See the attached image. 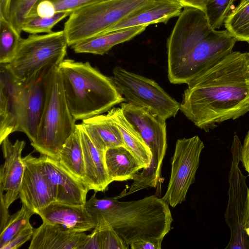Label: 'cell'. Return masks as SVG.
I'll return each instance as SVG.
<instances>
[{
	"mask_svg": "<svg viewBox=\"0 0 249 249\" xmlns=\"http://www.w3.org/2000/svg\"><path fill=\"white\" fill-rule=\"evenodd\" d=\"M180 110L208 131L249 111V52H231L187 84Z\"/></svg>",
	"mask_w": 249,
	"mask_h": 249,
	"instance_id": "6da1fadb",
	"label": "cell"
},
{
	"mask_svg": "<svg viewBox=\"0 0 249 249\" xmlns=\"http://www.w3.org/2000/svg\"><path fill=\"white\" fill-rule=\"evenodd\" d=\"M237 40L212 28L205 13L184 7L167 39V71L174 84H188L232 52Z\"/></svg>",
	"mask_w": 249,
	"mask_h": 249,
	"instance_id": "7a4b0ae2",
	"label": "cell"
},
{
	"mask_svg": "<svg viewBox=\"0 0 249 249\" xmlns=\"http://www.w3.org/2000/svg\"><path fill=\"white\" fill-rule=\"evenodd\" d=\"M58 69L67 105L75 121L103 114L125 101L112 78L89 62L64 59Z\"/></svg>",
	"mask_w": 249,
	"mask_h": 249,
	"instance_id": "3957f363",
	"label": "cell"
},
{
	"mask_svg": "<svg viewBox=\"0 0 249 249\" xmlns=\"http://www.w3.org/2000/svg\"><path fill=\"white\" fill-rule=\"evenodd\" d=\"M90 214L96 225L101 220L109 224L128 247L141 239L161 244L173 221L169 204L155 195L118 201L113 207Z\"/></svg>",
	"mask_w": 249,
	"mask_h": 249,
	"instance_id": "277c9868",
	"label": "cell"
},
{
	"mask_svg": "<svg viewBox=\"0 0 249 249\" xmlns=\"http://www.w3.org/2000/svg\"><path fill=\"white\" fill-rule=\"evenodd\" d=\"M75 121L67 105L58 66H54L49 74L45 108L31 145L40 155L58 160L64 145L75 130Z\"/></svg>",
	"mask_w": 249,
	"mask_h": 249,
	"instance_id": "5b68a950",
	"label": "cell"
},
{
	"mask_svg": "<svg viewBox=\"0 0 249 249\" xmlns=\"http://www.w3.org/2000/svg\"><path fill=\"white\" fill-rule=\"evenodd\" d=\"M120 106L127 120L140 133L152 153L149 167L136 175L129 189L123 192L124 197L157 186L167 149L166 124L165 120L144 108L128 102H123Z\"/></svg>",
	"mask_w": 249,
	"mask_h": 249,
	"instance_id": "8992f818",
	"label": "cell"
},
{
	"mask_svg": "<svg viewBox=\"0 0 249 249\" xmlns=\"http://www.w3.org/2000/svg\"><path fill=\"white\" fill-rule=\"evenodd\" d=\"M150 1L107 0L73 11L63 29L68 46L101 34Z\"/></svg>",
	"mask_w": 249,
	"mask_h": 249,
	"instance_id": "52a82bcc",
	"label": "cell"
},
{
	"mask_svg": "<svg viewBox=\"0 0 249 249\" xmlns=\"http://www.w3.org/2000/svg\"><path fill=\"white\" fill-rule=\"evenodd\" d=\"M68 46L63 30L43 35L32 34L21 39L15 57L7 65L14 76L25 83L44 68L59 66Z\"/></svg>",
	"mask_w": 249,
	"mask_h": 249,
	"instance_id": "ba28073f",
	"label": "cell"
},
{
	"mask_svg": "<svg viewBox=\"0 0 249 249\" xmlns=\"http://www.w3.org/2000/svg\"><path fill=\"white\" fill-rule=\"evenodd\" d=\"M112 79L125 101L144 108L166 120L175 117L180 104L154 80L120 67L113 70Z\"/></svg>",
	"mask_w": 249,
	"mask_h": 249,
	"instance_id": "9c48e42d",
	"label": "cell"
},
{
	"mask_svg": "<svg viewBox=\"0 0 249 249\" xmlns=\"http://www.w3.org/2000/svg\"><path fill=\"white\" fill-rule=\"evenodd\" d=\"M242 144L238 136L233 137L231 147L232 159L229 176L228 201L225 221L231 231V238L226 249H249V238L244 228L249 188L246 177L239 168L241 161Z\"/></svg>",
	"mask_w": 249,
	"mask_h": 249,
	"instance_id": "30bf717a",
	"label": "cell"
},
{
	"mask_svg": "<svg viewBox=\"0 0 249 249\" xmlns=\"http://www.w3.org/2000/svg\"><path fill=\"white\" fill-rule=\"evenodd\" d=\"M204 147L197 136L177 141L169 183L162 197L172 207L185 201L188 189L195 181Z\"/></svg>",
	"mask_w": 249,
	"mask_h": 249,
	"instance_id": "8fae6325",
	"label": "cell"
},
{
	"mask_svg": "<svg viewBox=\"0 0 249 249\" xmlns=\"http://www.w3.org/2000/svg\"><path fill=\"white\" fill-rule=\"evenodd\" d=\"M54 66H47L22 83L18 131L24 133L31 142L36 140L47 95L48 79Z\"/></svg>",
	"mask_w": 249,
	"mask_h": 249,
	"instance_id": "7c38bea8",
	"label": "cell"
},
{
	"mask_svg": "<svg viewBox=\"0 0 249 249\" xmlns=\"http://www.w3.org/2000/svg\"><path fill=\"white\" fill-rule=\"evenodd\" d=\"M38 158L54 202L85 205L89 190L87 185L73 175L58 160L43 155Z\"/></svg>",
	"mask_w": 249,
	"mask_h": 249,
	"instance_id": "4fadbf2b",
	"label": "cell"
},
{
	"mask_svg": "<svg viewBox=\"0 0 249 249\" xmlns=\"http://www.w3.org/2000/svg\"><path fill=\"white\" fill-rule=\"evenodd\" d=\"M25 170L19 193L22 204L37 214L54 202V199L38 158L29 154L22 158Z\"/></svg>",
	"mask_w": 249,
	"mask_h": 249,
	"instance_id": "5bb4252c",
	"label": "cell"
},
{
	"mask_svg": "<svg viewBox=\"0 0 249 249\" xmlns=\"http://www.w3.org/2000/svg\"><path fill=\"white\" fill-rule=\"evenodd\" d=\"M0 144L4 162L0 169V198L8 208L19 197L25 170V164L21 156L25 142L17 140L12 143L7 137Z\"/></svg>",
	"mask_w": 249,
	"mask_h": 249,
	"instance_id": "9a60e30c",
	"label": "cell"
},
{
	"mask_svg": "<svg viewBox=\"0 0 249 249\" xmlns=\"http://www.w3.org/2000/svg\"><path fill=\"white\" fill-rule=\"evenodd\" d=\"M0 144L18 131L22 83L7 64H0Z\"/></svg>",
	"mask_w": 249,
	"mask_h": 249,
	"instance_id": "2e32d148",
	"label": "cell"
},
{
	"mask_svg": "<svg viewBox=\"0 0 249 249\" xmlns=\"http://www.w3.org/2000/svg\"><path fill=\"white\" fill-rule=\"evenodd\" d=\"M183 7L177 0H150L146 4L98 35L132 27L148 26L158 23L165 24L170 18L179 16Z\"/></svg>",
	"mask_w": 249,
	"mask_h": 249,
	"instance_id": "e0dca14e",
	"label": "cell"
},
{
	"mask_svg": "<svg viewBox=\"0 0 249 249\" xmlns=\"http://www.w3.org/2000/svg\"><path fill=\"white\" fill-rule=\"evenodd\" d=\"M43 222L60 224L78 232L93 229L96 223L85 205L53 202L38 212Z\"/></svg>",
	"mask_w": 249,
	"mask_h": 249,
	"instance_id": "ac0fdd59",
	"label": "cell"
},
{
	"mask_svg": "<svg viewBox=\"0 0 249 249\" xmlns=\"http://www.w3.org/2000/svg\"><path fill=\"white\" fill-rule=\"evenodd\" d=\"M87 235L60 224L43 222L34 230L29 249H81Z\"/></svg>",
	"mask_w": 249,
	"mask_h": 249,
	"instance_id": "d6986e66",
	"label": "cell"
},
{
	"mask_svg": "<svg viewBox=\"0 0 249 249\" xmlns=\"http://www.w3.org/2000/svg\"><path fill=\"white\" fill-rule=\"evenodd\" d=\"M80 133L85 163L86 182L89 190L104 192L111 183L106 166L105 152L97 148L81 124H78Z\"/></svg>",
	"mask_w": 249,
	"mask_h": 249,
	"instance_id": "ffe728a7",
	"label": "cell"
},
{
	"mask_svg": "<svg viewBox=\"0 0 249 249\" xmlns=\"http://www.w3.org/2000/svg\"><path fill=\"white\" fill-rule=\"evenodd\" d=\"M81 124L98 149L106 152L110 148L125 147L119 127L108 113L83 120Z\"/></svg>",
	"mask_w": 249,
	"mask_h": 249,
	"instance_id": "44dd1931",
	"label": "cell"
},
{
	"mask_svg": "<svg viewBox=\"0 0 249 249\" xmlns=\"http://www.w3.org/2000/svg\"><path fill=\"white\" fill-rule=\"evenodd\" d=\"M107 113L119 127L125 147L147 169L152 161V153L140 133L127 120L121 107H113Z\"/></svg>",
	"mask_w": 249,
	"mask_h": 249,
	"instance_id": "7402d4cb",
	"label": "cell"
},
{
	"mask_svg": "<svg viewBox=\"0 0 249 249\" xmlns=\"http://www.w3.org/2000/svg\"><path fill=\"white\" fill-rule=\"evenodd\" d=\"M147 27L141 25L116 30L85 39L71 47L76 53L103 55L113 46L128 41L139 35Z\"/></svg>",
	"mask_w": 249,
	"mask_h": 249,
	"instance_id": "603a6c76",
	"label": "cell"
},
{
	"mask_svg": "<svg viewBox=\"0 0 249 249\" xmlns=\"http://www.w3.org/2000/svg\"><path fill=\"white\" fill-rule=\"evenodd\" d=\"M105 160L109 178L111 181L133 180L143 166L125 146L107 149Z\"/></svg>",
	"mask_w": 249,
	"mask_h": 249,
	"instance_id": "cb8c5ba5",
	"label": "cell"
},
{
	"mask_svg": "<svg viewBox=\"0 0 249 249\" xmlns=\"http://www.w3.org/2000/svg\"><path fill=\"white\" fill-rule=\"evenodd\" d=\"M58 160L73 175L86 184L84 155L78 124H76L74 132L64 145Z\"/></svg>",
	"mask_w": 249,
	"mask_h": 249,
	"instance_id": "d4e9b609",
	"label": "cell"
},
{
	"mask_svg": "<svg viewBox=\"0 0 249 249\" xmlns=\"http://www.w3.org/2000/svg\"><path fill=\"white\" fill-rule=\"evenodd\" d=\"M224 25L237 41L249 43V0H241L228 16Z\"/></svg>",
	"mask_w": 249,
	"mask_h": 249,
	"instance_id": "484cf974",
	"label": "cell"
},
{
	"mask_svg": "<svg viewBox=\"0 0 249 249\" xmlns=\"http://www.w3.org/2000/svg\"><path fill=\"white\" fill-rule=\"evenodd\" d=\"M21 39L10 22L0 18V64H8L13 60Z\"/></svg>",
	"mask_w": 249,
	"mask_h": 249,
	"instance_id": "4316f807",
	"label": "cell"
},
{
	"mask_svg": "<svg viewBox=\"0 0 249 249\" xmlns=\"http://www.w3.org/2000/svg\"><path fill=\"white\" fill-rule=\"evenodd\" d=\"M35 213L22 204L20 210L9 215L4 226L0 228V249H2L16 234L30 223V219Z\"/></svg>",
	"mask_w": 249,
	"mask_h": 249,
	"instance_id": "83f0119b",
	"label": "cell"
},
{
	"mask_svg": "<svg viewBox=\"0 0 249 249\" xmlns=\"http://www.w3.org/2000/svg\"><path fill=\"white\" fill-rule=\"evenodd\" d=\"M39 0H12L9 21L20 34L22 26L29 17L37 15L36 7Z\"/></svg>",
	"mask_w": 249,
	"mask_h": 249,
	"instance_id": "f1b7e54d",
	"label": "cell"
},
{
	"mask_svg": "<svg viewBox=\"0 0 249 249\" xmlns=\"http://www.w3.org/2000/svg\"><path fill=\"white\" fill-rule=\"evenodd\" d=\"M70 14L69 12H58L50 18L41 17L38 15L29 17L24 23L22 30L31 34L50 33L56 24Z\"/></svg>",
	"mask_w": 249,
	"mask_h": 249,
	"instance_id": "f546056e",
	"label": "cell"
},
{
	"mask_svg": "<svg viewBox=\"0 0 249 249\" xmlns=\"http://www.w3.org/2000/svg\"><path fill=\"white\" fill-rule=\"evenodd\" d=\"M236 0H211L205 12L212 29H218L233 9Z\"/></svg>",
	"mask_w": 249,
	"mask_h": 249,
	"instance_id": "4dcf8cb0",
	"label": "cell"
},
{
	"mask_svg": "<svg viewBox=\"0 0 249 249\" xmlns=\"http://www.w3.org/2000/svg\"><path fill=\"white\" fill-rule=\"evenodd\" d=\"M100 230L102 249H128L129 247L115 230L105 221L98 222Z\"/></svg>",
	"mask_w": 249,
	"mask_h": 249,
	"instance_id": "1f68e13d",
	"label": "cell"
},
{
	"mask_svg": "<svg viewBox=\"0 0 249 249\" xmlns=\"http://www.w3.org/2000/svg\"><path fill=\"white\" fill-rule=\"evenodd\" d=\"M43 0H39V1ZM54 6L56 13L69 12L80 8L107 0H48Z\"/></svg>",
	"mask_w": 249,
	"mask_h": 249,
	"instance_id": "d6a6232c",
	"label": "cell"
},
{
	"mask_svg": "<svg viewBox=\"0 0 249 249\" xmlns=\"http://www.w3.org/2000/svg\"><path fill=\"white\" fill-rule=\"evenodd\" d=\"M34 230L30 223L16 234L2 249H17L32 238Z\"/></svg>",
	"mask_w": 249,
	"mask_h": 249,
	"instance_id": "836d02e7",
	"label": "cell"
},
{
	"mask_svg": "<svg viewBox=\"0 0 249 249\" xmlns=\"http://www.w3.org/2000/svg\"><path fill=\"white\" fill-rule=\"evenodd\" d=\"M81 249H102L100 230L98 226L87 235Z\"/></svg>",
	"mask_w": 249,
	"mask_h": 249,
	"instance_id": "e575fe53",
	"label": "cell"
},
{
	"mask_svg": "<svg viewBox=\"0 0 249 249\" xmlns=\"http://www.w3.org/2000/svg\"><path fill=\"white\" fill-rule=\"evenodd\" d=\"M36 12L38 16L43 18H50L56 13L53 3L48 0L39 1L36 7Z\"/></svg>",
	"mask_w": 249,
	"mask_h": 249,
	"instance_id": "d590c367",
	"label": "cell"
},
{
	"mask_svg": "<svg viewBox=\"0 0 249 249\" xmlns=\"http://www.w3.org/2000/svg\"><path fill=\"white\" fill-rule=\"evenodd\" d=\"M131 249H160L161 244L147 240H138L130 245Z\"/></svg>",
	"mask_w": 249,
	"mask_h": 249,
	"instance_id": "8d00e7d4",
	"label": "cell"
},
{
	"mask_svg": "<svg viewBox=\"0 0 249 249\" xmlns=\"http://www.w3.org/2000/svg\"><path fill=\"white\" fill-rule=\"evenodd\" d=\"M183 7H189L195 8L203 11H206V7L211 0H177Z\"/></svg>",
	"mask_w": 249,
	"mask_h": 249,
	"instance_id": "74e56055",
	"label": "cell"
},
{
	"mask_svg": "<svg viewBox=\"0 0 249 249\" xmlns=\"http://www.w3.org/2000/svg\"><path fill=\"white\" fill-rule=\"evenodd\" d=\"M241 161L249 174V129L242 145Z\"/></svg>",
	"mask_w": 249,
	"mask_h": 249,
	"instance_id": "f35d334b",
	"label": "cell"
},
{
	"mask_svg": "<svg viewBox=\"0 0 249 249\" xmlns=\"http://www.w3.org/2000/svg\"><path fill=\"white\" fill-rule=\"evenodd\" d=\"M12 0H0V18L9 21V16Z\"/></svg>",
	"mask_w": 249,
	"mask_h": 249,
	"instance_id": "ab89813d",
	"label": "cell"
},
{
	"mask_svg": "<svg viewBox=\"0 0 249 249\" xmlns=\"http://www.w3.org/2000/svg\"><path fill=\"white\" fill-rule=\"evenodd\" d=\"M249 226V189L248 191V196L247 201V211L244 224V228Z\"/></svg>",
	"mask_w": 249,
	"mask_h": 249,
	"instance_id": "60d3db41",
	"label": "cell"
},
{
	"mask_svg": "<svg viewBox=\"0 0 249 249\" xmlns=\"http://www.w3.org/2000/svg\"><path fill=\"white\" fill-rule=\"evenodd\" d=\"M245 231L247 236L249 238V226L245 228Z\"/></svg>",
	"mask_w": 249,
	"mask_h": 249,
	"instance_id": "b9f144b4",
	"label": "cell"
},
{
	"mask_svg": "<svg viewBox=\"0 0 249 249\" xmlns=\"http://www.w3.org/2000/svg\"></svg>",
	"mask_w": 249,
	"mask_h": 249,
	"instance_id": "7bdbcfd3",
	"label": "cell"
}]
</instances>
